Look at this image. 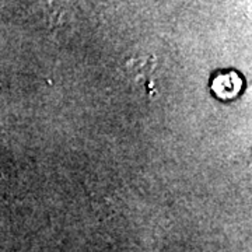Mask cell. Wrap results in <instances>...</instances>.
Listing matches in <instances>:
<instances>
[{
  "label": "cell",
  "mask_w": 252,
  "mask_h": 252,
  "mask_svg": "<svg viewBox=\"0 0 252 252\" xmlns=\"http://www.w3.org/2000/svg\"><path fill=\"white\" fill-rule=\"evenodd\" d=\"M243 89L241 77L234 72L221 73L215 77L212 90L220 98H233Z\"/></svg>",
  "instance_id": "cell-1"
}]
</instances>
